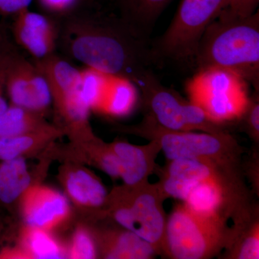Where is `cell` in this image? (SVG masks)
<instances>
[{"label": "cell", "mask_w": 259, "mask_h": 259, "mask_svg": "<svg viewBox=\"0 0 259 259\" xmlns=\"http://www.w3.org/2000/svg\"><path fill=\"white\" fill-rule=\"evenodd\" d=\"M167 197L182 201L197 212L228 221L239 219L250 210L239 169L206 159L168 161L160 176Z\"/></svg>", "instance_id": "1"}, {"label": "cell", "mask_w": 259, "mask_h": 259, "mask_svg": "<svg viewBox=\"0 0 259 259\" xmlns=\"http://www.w3.org/2000/svg\"><path fill=\"white\" fill-rule=\"evenodd\" d=\"M71 42L72 55L89 68L135 79L157 62L149 42L140 38L120 18L84 22Z\"/></svg>", "instance_id": "2"}, {"label": "cell", "mask_w": 259, "mask_h": 259, "mask_svg": "<svg viewBox=\"0 0 259 259\" xmlns=\"http://www.w3.org/2000/svg\"><path fill=\"white\" fill-rule=\"evenodd\" d=\"M194 60L199 70L233 71L257 91L259 84V13L246 18L219 15L201 37Z\"/></svg>", "instance_id": "3"}, {"label": "cell", "mask_w": 259, "mask_h": 259, "mask_svg": "<svg viewBox=\"0 0 259 259\" xmlns=\"http://www.w3.org/2000/svg\"><path fill=\"white\" fill-rule=\"evenodd\" d=\"M123 131L148 141H156L168 161L182 158L206 159L223 166L239 169L244 151L228 131L210 134L171 131L158 125L147 115L139 125L123 127Z\"/></svg>", "instance_id": "4"}, {"label": "cell", "mask_w": 259, "mask_h": 259, "mask_svg": "<svg viewBox=\"0 0 259 259\" xmlns=\"http://www.w3.org/2000/svg\"><path fill=\"white\" fill-rule=\"evenodd\" d=\"M233 228L218 216L197 212L182 203L167 218L162 255L174 259H207L228 248Z\"/></svg>", "instance_id": "5"}, {"label": "cell", "mask_w": 259, "mask_h": 259, "mask_svg": "<svg viewBox=\"0 0 259 259\" xmlns=\"http://www.w3.org/2000/svg\"><path fill=\"white\" fill-rule=\"evenodd\" d=\"M168 198L159 182L123 185L109 194L106 215L151 243L162 255L167 221L163 203Z\"/></svg>", "instance_id": "6"}, {"label": "cell", "mask_w": 259, "mask_h": 259, "mask_svg": "<svg viewBox=\"0 0 259 259\" xmlns=\"http://www.w3.org/2000/svg\"><path fill=\"white\" fill-rule=\"evenodd\" d=\"M133 83L142 94L146 115L164 128L210 134L227 131L224 125L211 120L200 107L162 84L151 69L141 73Z\"/></svg>", "instance_id": "7"}, {"label": "cell", "mask_w": 259, "mask_h": 259, "mask_svg": "<svg viewBox=\"0 0 259 259\" xmlns=\"http://www.w3.org/2000/svg\"><path fill=\"white\" fill-rule=\"evenodd\" d=\"M246 82L229 70L211 68L199 70L187 83V91L190 101L211 120L224 125L244 113L250 100Z\"/></svg>", "instance_id": "8"}, {"label": "cell", "mask_w": 259, "mask_h": 259, "mask_svg": "<svg viewBox=\"0 0 259 259\" xmlns=\"http://www.w3.org/2000/svg\"><path fill=\"white\" fill-rule=\"evenodd\" d=\"M226 3L227 0H182L169 26L151 45L156 60L194 59L201 37Z\"/></svg>", "instance_id": "9"}, {"label": "cell", "mask_w": 259, "mask_h": 259, "mask_svg": "<svg viewBox=\"0 0 259 259\" xmlns=\"http://www.w3.org/2000/svg\"><path fill=\"white\" fill-rule=\"evenodd\" d=\"M5 91L11 105L44 115L52 101L49 84L40 70L15 56L8 70Z\"/></svg>", "instance_id": "10"}, {"label": "cell", "mask_w": 259, "mask_h": 259, "mask_svg": "<svg viewBox=\"0 0 259 259\" xmlns=\"http://www.w3.org/2000/svg\"><path fill=\"white\" fill-rule=\"evenodd\" d=\"M20 212L25 226L52 231L71 217L67 197L46 186L32 185L20 199Z\"/></svg>", "instance_id": "11"}, {"label": "cell", "mask_w": 259, "mask_h": 259, "mask_svg": "<svg viewBox=\"0 0 259 259\" xmlns=\"http://www.w3.org/2000/svg\"><path fill=\"white\" fill-rule=\"evenodd\" d=\"M59 178L65 192L77 207L107 217L109 193L102 181L78 162L71 161L60 168Z\"/></svg>", "instance_id": "12"}, {"label": "cell", "mask_w": 259, "mask_h": 259, "mask_svg": "<svg viewBox=\"0 0 259 259\" xmlns=\"http://www.w3.org/2000/svg\"><path fill=\"white\" fill-rule=\"evenodd\" d=\"M149 141L144 146L122 141L110 144L120 162V178L125 187H137L146 183L156 171V160L161 148L156 141Z\"/></svg>", "instance_id": "13"}, {"label": "cell", "mask_w": 259, "mask_h": 259, "mask_svg": "<svg viewBox=\"0 0 259 259\" xmlns=\"http://www.w3.org/2000/svg\"><path fill=\"white\" fill-rule=\"evenodd\" d=\"M13 34L19 45L37 59L51 55L55 47L56 31L50 20L28 9L16 15Z\"/></svg>", "instance_id": "14"}, {"label": "cell", "mask_w": 259, "mask_h": 259, "mask_svg": "<svg viewBox=\"0 0 259 259\" xmlns=\"http://www.w3.org/2000/svg\"><path fill=\"white\" fill-rule=\"evenodd\" d=\"M95 236L98 256L103 258L152 259L159 255L151 243L122 227L98 231Z\"/></svg>", "instance_id": "15"}, {"label": "cell", "mask_w": 259, "mask_h": 259, "mask_svg": "<svg viewBox=\"0 0 259 259\" xmlns=\"http://www.w3.org/2000/svg\"><path fill=\"white\" fill-rule=\"evenodd\" d=\"M172 0H115L119 18L137 36L149 42L158 19Z\"/></svg>", "instance_id": "16"}, {"label": "cell", "mask_w": 259, "mask_h": 259, "mask_svg": "<svg viewBox=\"0 0 259 259\" xmlns=\"http://www.w3.org/2000/svg\"><path fill=\"white\" fill-rule=\"evenodd\" d=\"M35 65L47 79L54 104L79 90L81 71L69 63L51 54Z\"/></svg>", "instance_id": "17"}, {"label": "cell", "mask_w": 259, "mask_h": 259, "mask_svg": "<svg viewBox=\"0 0 259 259\" xmlns=\"http://www.w3.org/2000/svg\"><path fill=\"white\" fill-rule=\"evenodd\" d=\"M20 258H68L67 245L62 244L51 231L25 226L15 248Z\"/></svg>", "instance_id": "18"}, {"label": "cell", "mask_w": 259, "mask_h": 259, "mask_svg": "<svg viewBox=\"0 0 259 259\" xmlns=\"http://www.w3.org/2000/svg\"><path fill=\"white\" fill-rule=\"evenodd\" d=\"M60 127L52 125L38 132L10 138H0V160L18 157L26 158L44 151L54 141L64 136Z\"/></svg>", "instance_id": "19"}, {"label": "cell", "mask_w": 259, "mask_h": 259, "mask_svg": "<svg viewBox=\"0 0 259 259\" xmlns=\"http://www.w3.org/2000/svg\"><path fill=\"white\" fill-rule=\"evenodd\" d=\"M32 185L25 158L18 157L0 163V204L13 207L20 202L24 193Z\"/></svg>", "instance_id": "20"}, {"label": "cell", "mask_w": 259, "mask_h": 259, "mask_svg": "<svg viewBox=\"0 0 259 259\" xmlns=\"http://www.w3.org/2000/svg\"><path fill=\"white\" fill-rule=\"evenodd\" d=\"M72 146L74 158L76 159L75 162L93 165L112 179L120 178V162L110 144H106L96 138L87 142L72 144Z\"/></svg>", "instance_id": "21"}, {"label": "cell", "mask_w": 259, "mask_h": 259, "mask_svg": "<svg viewBox=\"0 0 259 259\" xmlns=\"http://www.w3.org/2000/svg\"><path fill=\"white\" fill-rule=\"evenodd\" d=\"M44 115L23 107L10 105L0 115V138H10L49 128Z\"/></svg>", "instance_id": "22"}, {"label": "cell", "mask_w": 259, "mask_h": 259, "mask_svg": "<svg viewBox=\"0 0 259 259\" xmlns=\"http://www.w3.org/2000/svg\"><path fill=\"white\" fill-rule=\"evenodd\" d=\"M137 100L136 85L129 79L111 76L105 96L97 111L112 116L123 117L132 111Z\"/></svg>", "instance_id": "23"}, {"label": "cell", "mask_w": 259, "mask_h": 259, "mask_svg": "<svg viewBox=\"0 0 259 259\" xmlns=\"http://www.w3.org/2000/svg\"><path fill=\"white\" fill-rule=\"evenodd\" d=\"M259 223L253 215L244 222L233 227V236L228 247V258L236 259L259 258Z\"/></svg>", "instance_id": "24"}, {"label": "cell", "mask_w": 259, "mask_h": 259, "mask_svg": "<svg viewBox=\"0 0 259 259\" xmlns=\"http://www.w3.org/2000/svg\"><path fill=\"white\" fill-rule=\"evenodd\" d=\"M111 76L98 70L87 67L81 72L79 93L90 110L97 111L105 96Z\"/></svg>", "instance_id": "25"}, {"label": "cell", "mask_w": 259, "mask_h": 259, "mask_svg": "<svg viewBox=\"0 0 259 259\" xmlns=\"http://www.w3.org/2000/svg\"><path fill=\"white\" fill-rule=\"evenodd\" d=\"M68 258L92 259L98 256L95 233L83 226L75 230L67 245Z\"/></svg>", "instance_id": "26"}, {"label": "cell", "mask_w": 259, "mask_h": 259, "mask_svg": "<svg viewBox=\"0 0 259 259\" xmlns=\"http://www.w3.org/2000/svg\"><path fill=\"white\" fill-rule=\"evenodd\" d=\"M240 120L250 137L258 142L259 138V102L258 95L250 98L248 106Z\"/></svg>", "instance_id": "27"}, {"label": "cell", "mask_w": 259, "mask_h": 259, "mask_svg": "<svg viewBox=\"0 0 259 259\" xmlns=\"http://www.w3.org/2000/svg\"><path fill=\"white\" fill-rule=\"evenodd\" d=\"M259 0H227L221 14L228 17L246 18L256 12Z\"/></svg>", "instance_id": "28"}, {"label": "cell", "mask_w": 259, "mask_h": 259, "mask_svg": "<svg viewBox=\"0 0 259 259\" xmlns=\"http://www.w3.org/2000/svg\"><path fill=\"white\" fill-rule=\"evenodd\" d=\"M13 54L8 51H0V115L7 110L9 105L4 97L6 87L7 76L10 64L13 60Z\"/></svg>", "instance_id": "29"}, {"label": "cell", "mask_w": 259, "mask_h": 259, "mask_svg": "<svg viewBox=\"0 0 259 259\" xmlns=\"http://www.w3.org/2000/svg\"><path fill=\"white\" fill-rule=\"evenodd\" d=\"M32 0H0V13L3 15H17L28 9Z\"/></svg>", "instance_id": "30"}, {"label": "cell", "mask_w": 259, "mask_h": 259, "mask_svg": "<svg viewBox=\"0 0 259 259\" xmlns=\"http://www.w3.org/2000/svg\"><path fill=\"white\" fill-rule=\"evenodd\" d=\"M44 8L56 13L67 11L76 5L77 0H39Z\"/></svg>", "instance_id": "31"}, {"label": "cell", "mask_w": 259, "mask_h": 259, "mask_svg": "<svg viewBox=\"0 0 259 259\" xmlns=\"http://www.w3.org/2000/svg\"><path fill=\"white\" fill-rule=\"evenodd\" d=\"M3 228H4V223H3V218H2L1 215H0V236H1Z\"/></svg>", "instance_id": "32"}]
</instances>
